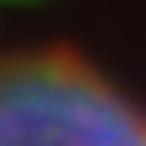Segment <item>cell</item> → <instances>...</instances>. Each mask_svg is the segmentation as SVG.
I'll list each match as a JSON object with an SVG mask.
<instances>
[{
  "label": "cell",
  "instance_id": "obj_1",
  "mask_svg": "<svg viewBox=\"0 0 146 146\" xmlns=\"http://www.w3.org/2000/svg\"><path fill=\"white\" fill-rule=\"evenodd\" d=\"M0 146H146V108L70 49H0Z\"/></svg>",
  "mask_w": 146,
  "mask_h": 146
}]
</instances>
